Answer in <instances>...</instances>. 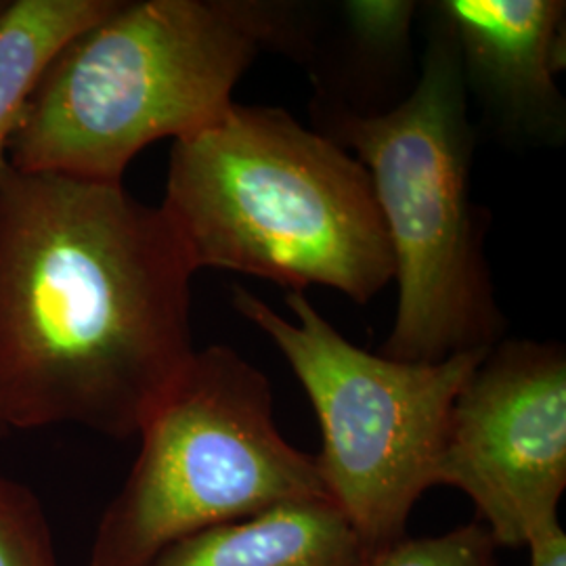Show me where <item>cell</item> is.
<instances>
[{
  "instance_id": "1",
  "label": "cell",
  "mask_w": 566,
  "mask_h": 566,
  "mask_svg": "<svg viewBox=\"0 0 566 566\" xmlns=\"http://www.w3.org/2000/svg\"><path fill=\"white\" fill-rule=\"evenodd\" d=\"M193 273L160 206L122 182L9 168L0 181V424L137 434L196 353Z\"/></svg>"
},
{
  "instance_id": "2",
  "label": "cell",
  "mask_w": 566,
  "mask_h": 566,
  "mask_svg": "<svg viewBox=\"0 0 566 566\" xmlns=\"http://www.w3.org/2000/svg\"><path fill=\"white\" fill-rule=\"evenodd\" d=\"M193 266L367 303L395 280L369 175L282 107L231 103L172 142L160 206Z\"/></svg>"
},
{
  "instance_id": "3",
  "label": "cell",
  "mask_w": 566,
  "mask_h": 566,
  "mask_svg": "<svg viewBox=\"0 0 566 566\" xmlns=\"http://www.w3.org/2000/svg\"><path fill=\"white\" fill-rule=\"evenodd\" d=\"M290 39L287 9L271 2L116 0L44 70L9 164L122 182L151 143L217 120L254 60Z\"/></svg>"
},
{
  "instance_id": "4",
  "label": "cell",
  "mask_w": 566,
  "mask_h": 566,
  "mask_svg": "<svg viewBox=\"0 0 566 566\" xmlns=\"http://www.w3.org/2000/svg\"><path fill=\"white\" fill-rule=\"evenodd\" d=\"M468 84L451 34L439 23L420 81L382 114H332V139L364 164L399 283L392 332L380 355L443 361L493 348L504 317L470 200L472 128Z\"/></svg>"
},
{
  "instance_id": "5",
  "label": "cell",
  "mask_w": 566,
  "mask_h": 566,
  "mask_svg": "<svg viewBox=\"0 0 566 566\" xmlns=\"http://www.w3.org/2000/svg\"><path fill=\"white\" fill-rule=\"evenodd\" d=\"M137 434L88 566H143L208 528L327 500L315 455L280 432L269 378L223 344L193 353Z\"/></svg>"
},
{
  "instance_id": "6",
  "label": "cell",
  "mask_w": 566,
  "mask_h": 566,
  "mask_svg": "<svg viewBox=\"0 0 566 566\" xmlns=\"http://www.w3.org/2000/svg\"><path fill=\"white\" fill-rule=\"evenodd\" d=\"M233 304L282 350L315 409L327 500L371 554L399 542L420 497L437 486L455 397L491 348L399 361L346 340L304 292L285 296L296 322L240 285Z\"/></svg>"
},
{
  "instance_id": "7",
  "label": "cell",
  "mask_w": 566,
  "mask_h": 566,
  "mask_svg": "<svg viewBox=\"0 0 566 566\" xmlns=\"http://www.w3.org/2000/svg\"><path fill=\"white\" fill-rule=\"evenodd\" d=\"M437 485L462 491L497 547L558 523L566 489V357L558 344L497 343L462 386Z\"/></svg>"
},
{
  "instance_id": "8",
  "label": "cell",
  "mask_w": 566,
  "mask_h": 566,
  "mask_svg": "<svg viewBox=\"0 0 566 566\" xmlns=\"http://www.w3.org/2000/svg\"><path fill=\"white\" fill-rule=\"evenodd\" d=\"M439 23L458 46L465 84L507 130L542 137L563 126L560 70L565 2L560 0H443Z\"/></svg>"
},
{
  "instance_id": "9",
  "label": "cell",
  "mask_w": 566,
  "mask_h": 566,
  "mask_svg": "<svg viewBox=\"0 0 566 566\" xmlns=\"http://www.w3.org/2000/svg\"><path fill=\"white\" fill-rule=\"evenodd\" d=\"M371 556L340 510L317 500L196 533L143 566H367Z\"/></svg>"
},
{
  "instance_id": "10",
  "label": "cell",
  "mask_w": 566,
  "mask_h": 566,
  "mask_svg": "<svg viewBox=\"0 0 566 566\" xmlns=\"http://www.w3.org/2000/svg\"><path fill=\"white\" fill-rule=\"evenodd\" d=\"M116 0H7L0 13V181L9 147L44 70Z\"/></svg>"
},
{
  "instance_id": "11",
  "label": "cell",
  "mask_w": 566,
  "mask_h": 566,
  "mask_svg": "<svg viewBox=\"0 0 566 566\" xmlns=\"http://www.w3.org/2000/svg\"><path fill=\"white\" fill-rule=\"evenodd\" d=\"M0 566H61L36 493L0 474Z\"/></svg>"
},
{
  "instance_id": "12",
  "label": "cell",
  "mask_w": 566,
  "mask_h": 566,
  "mask_svg": "<svg viewBox=\"0 0 566 566\" xmlns=\"http://www.w3.org/2000/svg\"><path fill=\"white\" fill-rule=\"evenodd\" d=\"M497 544L479 521L443 535L401 537L376 552L367 566H495Z\"/></svg>"
},
{
  "instance_id": "13",
  "label": "cell",
  "mask_w": 566,
  "mask_h": 566,
  "mask_svg": "<svg viewBox=\"0 0 566 566\" xmlns=\"http://www.w3.org/2000/svg\"><path fill=\"white\" fill-rule=\"evenodd\" d=\"M344 13L353 41L364 51L392 55L409 41L416 4L403 0H353L344 4Z\"/></svg>"
},
{
  "instance_id": "14",
  "label": "cell",
  "mask_w": 566,
  "mask_h": 566,
  "mask_svg": "<svg viewBox=\"0 0 566 566\" xmlns=\"http://www.w3.org/2000/svg\"><path fill=\"white\" fill-rule=\"evenodd\" d=\"M525 547L528 566H566V533L560 521L535 531Z\"/></svg>"
},
{
  "instance_id": "15",
  "label": "cell",
  "mask_w": 566,
  "mask_h": 566,
  "mask_svg": "<svg viewBox=\"0 0 566 566\" xmlns=\"http://www.w3.org/2000/svg\"><path fill=\"white\" fill-rule=\"evenodd\" d=\"M7 432H9V430H7V428H4V426L0 424V439H2V437H4V434H7Z\"/></svg>"
},
{
  "instance_id": "16",
  "label": "cell",
  "mask_w": 566,
  "mask_h": 566,
  "mask_svg": "<svg viewBox=\"0 0 566 566\" xmlns=\"http://www.w3.org/2000/svg\"><path fill=\"white\" fill-rule=\"evenodd\" d=\"M4 4H7V0H0V13H2V9H4Z\"/></svg>"
}]
</instances>
